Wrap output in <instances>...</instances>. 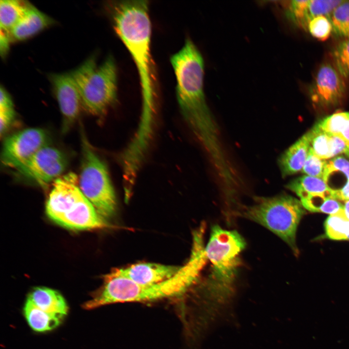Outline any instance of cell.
<instances>
[{"mask_svg": "<svg viewBox=\"0 0 349 349\" xmlns=\"http://www.w3.org/2000/svg\"><path fill=\"white\" fill-rule=\"evenodd\" d=\"M327 161L309 151L301 172L307 175L322 179Z\"/></svg>", "mask_w": 349, "mask_h": 349, "instance_id": "f1b7e54d", "label": "cell"}, {"mask_svg": "<svg viewBox=\"0 0 349 349\" xmlns=\"http://www.w3.org/2000/svg\"><path fill=\"white\" fill-rule=\"evenodd\" d=\"M344 210L347 216L349 219V200L344 202Z\"/></svg>", "mask_w": 349, "mask_h": 349, "instance_id": "e575fe53", "label": "cell"}, {"mask_svg": "<svg viewBox=\"0 0 349 349\" xmlns=\"http://www.w3.org/2000/svg\"><path fill=\"white\" fill-rule=\"evenodd\" d=\"M287 188L295 193L301 201L315 196L333 197V190L322 179L306 175L291 181Z\"/></svg>", "mask_w": 349, "mask_h": 349, "instance_id": "e0dca14e", "label": "cell"}, {"mask_svg": "<svg viewBox=\"0 0 349 349\" xmlns=\"http://www.w3.org/2000/svg\"><path fill=\"white\" fill-rule=\"evenodd\" d=\"M306 134L308 140L309 151L321 159H330L329 135L316 125Z\"/></svg>", "mask_w": 349, "mask_h": 349, "instance_id": "7402d4cb", "label": "cell"}, {"mask_svg": "<svg viewBox=\"0 0 349 349\" xmlns=\"http://www.w3.org/2000/svg\"><path fill=\"white\" fill-rule=\"evenodd\" d=\"M62 115V129L66 132L77 120L82 108L80 95L71 74L49 76Z\"/></svg>", "mask_w": 349, "mask_h": 349, "instance_id": "8fae6325", "label": "cell"}, {"mask_svg": "<svg viewBox=\"0 0 349 349\" xmlns=\"http://www.w3.org/2000/svg\"><path fill=\"white\" fill-rule=\"evenodd\" d=\"M338 136L342 138L349 147V120L347 123L342 132Z\"/></svg>", "mask_w": 349, "mask_h": 349, "instance_id": "836d02e7", "label": "cell"}, {"mask_svg": "<svg viewBox=\"0 0 349 349\" xmlns=\"http://www.w3.org/2000/svg\"><path fill=\"white\" fill-rule=\"evenodd\" d=\"M304 213V208L300 201L290 195L282 194L271 197H256L252 205L244 207L234 214L269 229L297 254L298 250L296 234Z\"/></svg>", "mask_w": 349, "mask_h": 349, "instance_id": "8992f818", "label": "cell"}, {"mask_svg": "<svg viewBox=\"0 0 349 349\" xmlns=\"http://www.w3.org/2000/svg\"><path fill=\"white\" fill-rule=\"evenodd\" d=\"M329 18L334 34L349 39V1L344 0L335 8Z\"/></svg>", "mask_w": 349, "mask_h": 349, "instance_id": "603a6c76", "label": "cell"}, {"mask_svg": "<svg viewBox=\"0 0 349 349\" xmlns=\"http://www.w3.org/2000/svg\"><path fill=\"white\" fill-rule=\"evenodd\" d=\"M307 30L314 38L320 41H325L333 32V27L329 17L318 16L310 20Z\"/></svg>", "mask_w": 349, "mask_h": 349, "instance_id": "4316f807", "label": "cell"}, {"mask_svg": "<svg viewBox=\"0 0 349 349\" xmlns=\"http://www.w3.org/2000/svg\"><path fill=\"white\" fill-rule=\"evenodd\" d=\"M309 150L308 140L305 133L280 157L279 165L283 176L292 175L302 171Z\"/></svg>", "mask_w": 349, "mask_h": 349, "instance_id": "9a60e30c", "label": "cell"}, {"mask_svg": "<svg viewBox=\"0 0 349 349\" xmlns=\"http://www.w3.org/2000/svg\"><path fill=\"white\" fill-rule=\"evenodd\" d=\"M349 120V112H336L319 121L316 125L329 135H338Z\"/></svg>", "mask_w": 349, "mask_h": 349, "instance_id": "cb8c5ba5", "label": "cell"}, {"mask_svg": "<svg viewBox=\"0 0 349 349\" xmlns=\"http://www.w3.org/2000/svg\"><path fill=\"white\" fill-rule=\"evenodd\" d=\"M16 117L14 107L0 108V133L2 137L9 129Z\"/></svg>", "mask_w": 349, "mask_h": 349, "instance_id": "f546056e", "label": "cell"}, {"mask_svg": "<svg viewBox=\"0 0 349 349\" xmlns=\"http://www.w3.org/2000/svg\"><path fill=\"white\" fill-rule=\"evenodd\" d=\"M176 95L182 115L206 150L219 145L217 131L204 92V62L195 44L187 39L170 59Z\"/></svg>", "mask_w": 349, "mask_h": 349, "instance_id": "7a4b0ae2", "label": "cell"}, {"mask_svg": "<svg viewBox=\"0 0 349 349\" xmlns=\"http://www.w3.org/2000/svg\"><path fill=\"white\" fill-rule=\"evenodd\" d=\"M347 240H349V236Z\"/></svg>", "mask_w": 349, "mask_h": 349, "instance_id": "8d00e7d4", "label": "cell"}, {"mask_svg": "<svg viewBox=\"0 0 349 349\" xmlns=\"http://www.w3.org/2000/svg\"><path fill=\"white\" fill-rule=\"evenodd\" d=\"M110 8L114 30L130 54L139 76L143 108L138 130L148 134L152 132L155 106L148 1H115Z\"/></svg>", "mask_w": 349, "mask_h": 349, "instance_id": "6da1fadb", "label": "cell"}, {"mask_svg": "<svg viewBox=\"0 0 349 349\" xmlns=\"http://www.w3.org/2000/svg\"><path fill=\"white\" fill-rule=\"evenodd\" d=\"M12 41L8 32L0 30V52L1 56H4L7 53L9 43Z\"/></svg>", "mask_w": 349, "mask_h": 349, "instance_id": "1f68e13d", "label": "cell"}, {"mask_svg": "<svg viewBox=\"0 0 349 349\" xmlns=\"http://www.w3.org/2000/svg\"><path fill=\"white\" fill-rule=\"evenodd\" d=\"M330 146V159L342 154L346 155L349 147L346 142L338 135H329Z\"/></svg>", "mask_w": 349, "mask_h": 349, "instance_id": "4dcf8cb0", "label": "cell"}, {"mask_svg": "<svg viewBox=\"0 0 349 349\" xmlns=\"http://www.w3.org/2000/svg\"><path fill=\"white\" fill-rule=\"evenodd\" d=\"M52 19L32 4L9 32L11 41L26 39L50 25Z\"/></svg>", "mask_w": 349, "mask_h": 349, "instance_id": "5bb4252c", "label": "cell"}, {"mask_svg": "<svg viewBox=\"0 0 349 349\" xmlns=\"http://www.w3.org/2000/svg\"><path fill=\"white\" fill-rule=\"evenodd\" d=\"M27 300L44 311L65 316L68 306L63 296L58 291L46 287L33 288Z\"/></svg>", "mask_w": 349, "mask_h": 349, "instance_id": "2e32d148", "label": "cell"}, {"mask_svg": "<svg viewBox=\"0 0 349 349\" xmlns=\"http://www.w3.org/2000/svg\"><path fill=\"white\" fill-rule=\"evenodd\" d=\"M333 57L339 73L342 77L349 76V39H346L336 47Z\"/></svg>", "mask_w": 349, "mask_h": 349, "instance_id": "83f0119b", "label": "cell"}, {"mask_svg": "<svg viewBox=\"0 0 349 349\" xmlns=\"http://www.w3.org/2000/svg\"><path fill=\"white\" fill-rule=\"evenodd\" d=\"M181 267L151 263H142L128 267L116 269L108 274L125 278L134 283L150 285L168 280L179 270Z\"/></svg>", "mask_w": 349, "mask_h": 349, "instance_id": "4fadbf2b", "label": "cell"}, {"mask_svg": "<svg viewBox=\"0 0 349 349\" xmlns=\"http://www.w3.org/2000/svg\"><path fill=\"white\" fill-rule=\"evenodd\" d=\"M343 0H309L308 6L309 22L318 16L330 17L335 8L343 2Z\"/></svg>", "mask_w": 349, "mask_h": 349, "instance_id": "484cf974", "label": "cell"}, {"mask_svg": "<svg viewBox=\"0 0 349 349\" xmlns=\"http://www.w3.org/2000/svg\"><path fill=\"white\" fill-rule=\"evenodd\" d=\"M46 212L55 222L71 229H101L109 225L82 193L78 176L73 173L62 175L52 183Z\"/></svg>", "mask_w": 349, "mask_h": 349, "instance_id": "277c9868", "label": "cell"}, {"mask_svg": "<svg viewBox=\"0 0 349 349\" xmlns=\"http://www.w3.org/2000/svg\"><path fill=\"white\" fill-rule=\"evenodd\" d=\"M81 147L79 189L101 216L111 217L115 213L117 200L107 167L84 133L81 135Z\"/></svg>", "mask_w": 349, "mask_h": 349, "instance_id": "ba28073f", "label": "cell"}, {"mask_svg": "<svg viewBox=\"0 0 349 349\" xmlns=\"http://www.w3.org/2000/svg\"><path fill=\"white\" fill-rule=\"evenodd\" d=\"M207 261L204 242L194 240L189 260L172 278L156 284L143 285L107 274L103 286L82 307L91 310L115 303L150 301L176 296L195 282Z\"/></svg>", "mask_w": 349, "mask_h": 349, "instance_id": "3957f363", "label": "cell"}, {"mask_svg": "<svg viewBox=\"0 0 349 349\" xmlns=\"http://www.w3.org/2000/svg\"><path fill=\"white\" fill-rule=\"evenodd\" d=\"M309 0L290 1L286 10L287 17L297 26L307 30L309 23L308 6Z\"/></svg>", "mask_w": 349, "mask_h": 349, "instance_id": "d4e9b609", "label": "cell"}, {"mask_svg": "<svg viewBox=\"0 0 349 349\" xmlns=\"http://www.w3.org/2000/svg\"><path fill=\"white\" fill-rule=\"evenodd\" d=\"M78 88L82 108L98 117L105 115L117 98V70L112 56L99 65L92 56L71 73Z\"/></svg>", "mask_w": 349, "mask_h": 349, "instance_id": "5b68a950", "label": "cell"}, {"mask_svg": "<svg viewBox=\"0 0 349 349\" xmlns=\"http://www.w3.org/2000/svg\"><path fill=\"white\" fill-rule=\"evenodd\" d=\"M326 236L333 240H347L349 236V219L344 209L330 215L325 222Z\"/></svg>", "mask_w": 349, "mask_h": 349, "instance_id": "44dd1931", "label": "cell"}, {"mask_svg": "<svg viewBox=\"0 0 349 349\" xmlns=\"http://www.w3.org/2000/svg\"><path fill=\"white\" fill-rule=\"evenodd\" d=\"M67 166V159L64 153L48 144L16 171L27 180L46 186L63 175Z\"/></svg>", "mask_w": 349, "mask_h": 349, "instance_id": "30bf717a", "label": "cell"}, {"mask_svg": "<svg viewBox=\"0 0 349 349\" xmlns=\"http://www.w3.org/2000/svg\"><path fill=\"white\" fill-rule=\"evenodd\" d=\"M333 196L339 201L349 200V181L340 190H333Z\"/></svg>", "mask_w": 349, "mask_h": 349, "instance_id": "d6a6232c", "label": "cell"}, {"mask_svg": "<svg viewBox=\"0 0 349 349\" xmlns=\"http://www.w3.org/2000/svg\"><path fill=\"white\" fill-rule=\"evenodd\" d=\"M47 131L40 128H28L7 137L3 141L1 160L5 166L16 170L32 156L49 144Z\"/></svg>", "mask_w": 349, "mask_h": 349, "instance_id": "9c48e42d", "label": "cell"}, {"mask_svg": "<svg viewBox=\"0 0 349 349\" xmlns=\"http://www.w3.org/2000/svg\"><path fill=\"white\" fill-rule=\"evenodd\" d=\"M246 246L245 239L237 231L226 230L219 225L211 227L205 252L211 263L208 284L214 293L229 291L240 266V254Z\"/></svg>", "mask_w": 349, "mask_h": 349, "instance_id": "52a82bcc", "label": "cell"}, {"mask_svg": "<svg viewBox=\"0 0 349 349\" xmlns=\"http://www.w3.org/2000/svg\"><path fill=\"white\" fill-rule=\"evenodd\" d=\"M346 156H348V157H349V151H348V153L347 154Z\"/></svg>", "mask_w": 349, "mask_h": 349, "instance_id": "d590c367", "label": "cell"}, {"mask_svg": "<svg viewBox=\"0 0 349 349\" xmlns=\"http://www.w3.org/2000/svg\"><path fill=\"white\" fill-rule=\"evenodd\" d=\"M31 5L30 3L25 1L1 0L0 1V30L9 32Z\"/></svg>", "mask_w": 349, "mask_h": 349, "instance_id": "d6986e66", "label": "cell"}, {"mask_svg": "<svg viewBox=\"0 0 349 349\" xmlns=\"http://www.w3.org/2000/svg\"><path fill=\"white\" fill-rule=\"evenodd\" d=\"M24 314L29 326L32 330L38 332H46L56 328L65 316L41 310L27 299L24 307Z\"/></svg>", "mask_w": 349, "mask_h": 349, "instance_id": "ac0fdd59", "label": "cell"}, {"mask_svg": "<svg viewBox=\"0 0 349 349\" xmlns=\"http://www.w3.org/2000/svg\"><path fill=\"white\" fill-rule=\"evenodd\" d=\"M342 77L331 65H322L310 89L313 103L325 108L338 104L346 92V85Z\"/></svg>", "mask_w": 349, "mask_h": 349, "instance_id": "7c38bea8", "label": "cell"}, {"mask_svg": "<svg viewBox=\"0 0 349 349\" xmlns=\"http://www.w3.org/2000/svg\"><path fill=\"white\" fill-rule=\"evenodd\" d=\"M322 179L333 190L337 182L345 186L349 181V160L342 156L331 159L327 161Z\"/></svg>", "mask_w": 349, "mask_h": 349, "instance_id": "ffe728a7", "label": "cell"}]
</instances>
